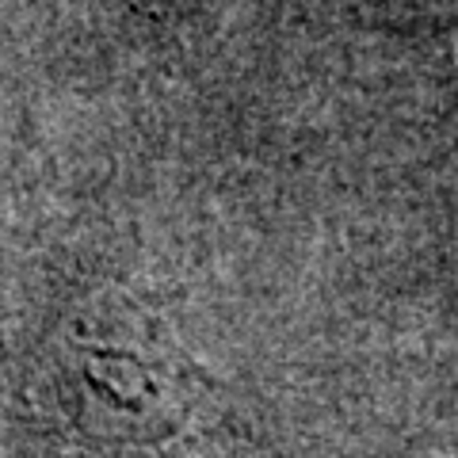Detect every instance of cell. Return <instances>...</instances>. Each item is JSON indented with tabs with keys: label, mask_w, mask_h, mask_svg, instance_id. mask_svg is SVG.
Instances as JSON below:
<instances>
[{
	"label": "cell",
	"mask_w": 458,
	"mask_h": 458,
	"mask_svg": "<svg viewBox=\"0 0 458 458\" xmlns=\"http://www.w3.org/2000/svg\"><path fill=\"white\" fill-rule=\"evenodd\" d=\"M439 126L447 134L451 161L458 168V65L447 62V77L439 81Z\"/></svg>",
	"instance_id": "6da1fadb"
}]
</instances>
